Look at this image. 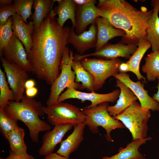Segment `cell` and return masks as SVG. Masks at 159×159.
Instances as JSON below:
<instances>
[{
	"label": "cell",
	"mask_w": 159,
	"mask_h": 159,
	"mask_svg": "<svg viewBox=\"0 0 159 159\" xmlns=\"http://www.w3.org/2000/svg\"><path fill=\"white\" fill-rule=\"evenodd\" d=\"M53 10L32 34L33 45L28 59L37 77L51 85L59 75L64 52L69 43L70 28L61 27Z\"/></svg>",
	"instance_id": "1"
},
{
	"label": "cell",
	"mask_w": 159,
	"mask_h": 159,
	"mask_svg": "<svg viewBox=\"0 0 159 159\" xmlns=\"http://www.w3.org/2000/svg\"><path fill=\"white\" fill-rule=\"evenodd\" d=\"M97 7L102 11L101 17L125 32L122 39L124 43L137 45L140 40L147 39L148 22L153 9L143 12L124 0H100Z\"/></svg>",
	"instance_id": "2"
},
{
	"label": "cell",
	"mask_w": 159,
	"mask_h": 159,
	"mask_svg": "<svg viewBox=\"0 0 159 159\" xmlns=\"http://www.w3.org/2000/svg\"><path fill=\"white\" fill-rule=\"evenodd\" d=\"M43 107L40 102L24 94L20 102L10 101L4 109L10 117L25 124L29 130L32 140L37 143L39 132L52 128L50 125L39 117L45 114Z\"/></svg>",
	"instance_id": "3"
},
{
	"label": "cell",
	"mask_w": 159,
	"mask_h": 159,
	"mask_svg": "<svg viewBox=\"0 0 159 159\" xmlns=\"http://www.w3.org/2000/svg\"><path fill=\"white\" fill-rule=\"evenodd\" d=\"M108 105V102H105L92 107L86 106L81 110L86 115L84 123L90 131L94 134H97L99 132L98 127H101L106 131L105 137L107 140L112 142V131L125 127L121 122L110 115L107 110Z\"/></svg>",
	"instance_id": "4"
},
{
	"label": "cell",
	"mask_w": 159,
	"mask_h": 159,
	"mask_svg": "<svg viewBox=\"0 0 159 159\" xmlns=\"http://www.w3.org/2000/svg\"><path fill=\"white\" fill-rule=\"evenodd\" d=\"M151 116L150 110L143 108L136 101L120 114L113 117L121 122L131 132L132 140L147 137L148 122Z\"/></svg>",
	"instance_id": "5"
},
{
	"label": "cell",
	"mask_w": 159,
	"mask_h": 159,
	"mask_svg": "<svg viewBox=\"0 0 159 159\" xmlns=\"http://www.w3.org/2000/svg\"><path fill=\"white\" fill-rule=\"evenodd\" d=\"M73 60V52L67 47L64 52L60 67L61 73L51 85L50 94L46 101L47 106L57 104L59 96L65 88L76 90L81 89V84L75 82V74L72 69Z\"/></svg>",
	"instance_id": "6"
},
{
	"label": "cell",
	"mask_w": 159,
	"mask_h": 159,
	"mask_svg": "<svg viewBox=\"0 0 159 159\" xmlns=\"http://www.w3.org/2000/svg\"><path fill=\"white\" fill-rule=\"evenodd\" d=\"M80 63L84 68L93 76L95 91L102 87L108 78L119 73L121 61L118 58L109 59L85 58L80 60Z\"/></svg>",
	"instance_id": "7"
},
{
	"label": "cell",
	"mask_w": 159,
	"mask_h": 159,
	"mask_svg": "<svg viewBox=\"0 0 159 159\" xmlns=\"http://www.w3.org/2000/svg\"><path fill=\"white\" fill-rule=\"evenodd\" d=\"M47 120L52 125L76 124L84 122L86 115L79 108L61 102L50 106L43 107Z\"/></svg>",
	"instance_id": "8"
},
{
	"label": "cell",
	"mask_w": 159,
	"mask_h": 159,
	"mask_svg": "<svg viewBox=\"0 0 159 159\" xmlns=\"http://www.w3.org/2000/svg\"><path fill=\"white\" fill-rule=\"evenodd\" d=\"M120 90H116L107 93L99 94L94 91L90 93L81 92L73 88H67L66 90L59 96L57 103L69 99H77L83 102L85 101H89L91 104L87 106L92 107L105 102L114 103L118 100Z\"/></svg>",
	"instance_id": "9"
},
{
	"label": "cell",
	"mask_w": 159,
	"mask_h": 159,
	"mask_svg": "<svg viewBox=\"0 0 159 159\" xmlns=\"http://www.w3.org/2000/svg\"><path fill=\"white\" fill-rule=\"evenodd\" d=\"M9 63L16 64L27 72L34 71L29 61L28 55L23 44L14 34L0 55Z\"/></svg>",
	"instance_id": "10"
},
{
	"label": "cell",
	"mask_w": 159,
	"mask_h": 159,
	"mask_svg": "<svg viewBox=\"0 0 159 159\" xmlns=\"http://www.w3.org/2000/svg\"><path fill=\"white\" fill-rule=\"evenodd\" d=\"M0 60L8 82L14 92V101L20 102L24 94V85L29 78L27 72L17 65L9 63L2 56Z\"/></svg>",
	"instance_id": "11"
},
{
	"label": "cell",
	"mask_w": 159,
	"mask_h": 159,
	"mask_svg": "<svg viewBox=\"0 0 159 159\" xmlns=\"http://www.w3.org/2000/svg\"><path fill=\"white\" fill-rule=\"evenodd\" d=\"M138 46L135 44H125L121 41L115 44H106L99 50L89 54L80 55L76 54L74 55V60L80 61L90 56L112 59L119 57L129 59L135 52Z\"/></svg>",
	"instance_id": "12"
},
{
	"label": "cell",
	"mask_w": 159,
	"mask_h": 159,
	"mask_svg": "<svg viewBox=\"0 0 159 159\" xmlns=\"http://www.w3.org/2000/svg\"><path fill=\"white\" fill-rule=\"evenodd\" d=\"M129 87L139 100L141 106L144 109L153 111H159V104L148 95L144 88V84L140 81L135 82L125 72H120L113 76Z\"/></svg>",
	"instance_id": "13"
},
{
	"label": "cell",
	"mask_w": 159,
	"mask_h": 159,
	"mask_svg": "<svg viewBox=\"0 0 159 159\" xmlns=\"http://www.w3.org/2000/svg\"><path fill=\"white\" fill-rule=\"evenodd\" d=\"M97 29L96 22L90 26L89 29L77 35L74 28H70L68 37V42L71 44L77 52L82 55L86 51L95 47L97 39Z\"/></svg>",
	"instance_id": "14"
},
{
	"label": "cell",
	"mask_w": 159,
	"mask_h": 159,
	"mask_svg": "<svg viewBox=\"0 0 159 159\" xmlns=\"http://www.w3.org/2000/svg\"><path fill=\"white\" fill-rule=\"evenodd\" d=\"M96 2L94 0L90 3L77 6L75 32L77 35L83 32L89 25L95 22L97 18L101 17L102 11L95 5Z\"/></svg>",
	"instance_id": "15"
},
{
	"label": "cell",
	"mask_w": 159,
	"mask_h": 159,
	"mask_svg": "<svg viewBox=\"0 0 159 159\" xmlns=\"http://www.w3.org/2000/svg\"><path fill=\"white\" fill-rule=\"evenodd\" d=\"M74 126L71 124L56 125L52 130L47 131L43 136L39 154L46 156L53 153L56 145L61 143L64 135Z\"/></svg>",
	"instance_id": "16"
},
{
	"label": "cell",
	"mask_w": 159,
	"mask_h": 159,
	"mask_svg": "<svg viewBox=\"0 0 159 159\" xmlns=\"http://www.w3.org/2000/svg\"><path fill=\"white\" fill-rule=\"evenodd\" d=\"M13 33L24 45L28 56L33 45L32 34L34 30L33 21L26 24L21 16L16 13L11 16Z\"/></svg>",
	"instance_id": "17"
},
{
	"label": "cell",
	"mask_w": 159,
	"mask_h": 159,
	"mask_svg": "<svg viewBox=\"0 0 159 159\" xmlns=\"http://www.w3.org/2000/svg\"><path fill=\"white\" fill-rule=\"evenodd\" d=\"M86 126L84 122L75 125L73 132L64 140L62 141L57 153L67 158L74 152L83 141L84 131Z\"/></svg>",
	"instance_id": "18"
},
{
	"label": "cell",
	"mask_w": 159,
	"mask_h": 159,
	"mask_svg": "<svg viewBox=\"0 0 159 159\" xmlns=\"http://www.w3.org/2000/svg\"><path fill=\"white\" fill-rule=\"evenodd\" d=\"M95 22L97 29L95 51L100 49L109 40L117 37H123L126 35L124 30L115 28L101 17L97 18Z\"/></svg>",
	"instance_id": "19"
},
{
	"label": "cell",
	"mask_w": 159,
	"mask_h": 159,
	"mask_svg": "<svg viewBox=\"0 0 159 159\" xmlns=\"http://www.w3.org/2000/svg\"><path fill=\"white\" fill-rule=\"evenodd\" d=\"M116 86L120 90L116 104L108 106V111L110 115L114 117L120 114L138 100L132 91L123 82L117 79Z\"/></svg>",
	"instance_id": "20"
},
{
	"label": "cell",
	"mask_w": 159,
	"mask_h": 159,
	"mask_svg": "<svg viewBox=\"0 0 159 159\" xmlns=\"http://www.w3.org/2000/svg\"><path fill=\"white\" fill-rule=\"evenodd\" d=\"M152 4L153 12L148 22L147 39L151 44L152 51L159 52V0L152 1Z\"/></svg>",
	"instance_id": "21"
},
{
	"label": "cell",
	"mask_w": 159,
	"mask_h": 159,
	"mask_svg": "<svg viewBox=\"0 0 159 159\" xmlns=\"http://www.w3.org/2000/svg\"><path fill=\"white\" fill-rule=\"evenodd\" d=\"M58 4L53 11L58 18L57 20L58 25L61 27L63 25L68 19L71 21L72 27L75 28L76 26V4L72 0H57Z\"/></svg>",
	"instance_id": "22"
},
{
	"label": "cell",
	"mask_w": 159,
	"mask_h": 159,
	"mask_svg": "<svg viewBox=\"0 0 159 159\" xmlns=\"http://www.w3.org/2000/svg\"><path fill=\"white\" fill-rule=\"evenodd\" d=\"M150 137L141 140H133L124 148H120L119 152L111 157L105 156L101 159H146L139 151L140 147L146 142L150 140Z\"/></svg>",
	"instance_id": "23"
},
{
	"label": "cell",
	"mask_w": 159,
	"mask_h": 159,
	"mask_svg": "<svg viewBox=\"0 0 159 159\" xmlns=\"http://www.w3.org/2000/svg\"><path fill=\"white\" fill-rule=\"evenodd\" d=\"M137 45V50L126 63L129 66L131 72L136 75L138 80L146 82V78L140 73L139 66L141 59L147 50L151 47V44L147 39H145L140 40Z\"/></svg>",
	"instance_id": "24"
},
{
	"label": "cell",
	"mask_w": 159,
	"mask_h": 159,
	"mask_svg": "<svg viewBox=\"0 0 159 159\" xmlns=\"http://www.w3.org/2000/svg\"><path fill=\"white\" fill-rule=\"evenodd\" d=\"M24 130L19 126L8 134L7 140L11 150L17 155H25L27 153V148L24 142Z\"/></svg>",
	"instance_id": "25"
},
{
	"label": "cell",
	"mask_w": 159,
	"mask_h": 159,
	"mask_svg": "<svg viewBox=\"0 0 159 159\" xmlns=\"http://www.w3.org/2000/svg\"><path fill=\"white\" fill-rule=\"evenodd\" d=\"M56 0H34L33 7L34 11L32 18L34 29L38 28L49 11L52 10L53 2Z\"/></svg>",
	"instance_id": "26"
},
{
	"label": "cell",
	"mask_w": 159,
	"mask_h": 159,
	"mask_svg": "<svg viewBox=\"0 0 159 159\" xmlns=\"http://www.w3.org/2000/svg\"><path fill=\"white\" fill-rule=\"evenodd\" d=\"M72 67L75 74V82L78 83L80 82L82 83L81 89H86L91 92L94 91V77L90 73L84 68L80 61L73 60Z\"/></svg>",
	"instance_id": "27"
},
{
	"label": "cell",
	"mask_w": 159,
	"mask_h": 159,
	"mask_svg": "<svg viewBox=\"0 0 159 159\" xmlns=\"http://www.w3.org/2000/svg\"><path fill=\"white\" fill-rule=\"evenodd\" d=\"M145 63L142 66V72L146 74L147 80L150 82L159 81V52L152 51L144 58Z\"/></svg>",
	"instance_id": "28"
},
{
	"label": "cell",
	"mask_w": 159,
	"mask_h": 159,
	"mask_svg": "<svg viewBox=\"0 0 159 159\" xmlns=\"http://www.w3.org/2000/svg\"><path fill=\"white\" fill-rule=\"evenodd\" d=\"M0 107L4 108L10 101H14L15 96L8 86L4 72L0 68Z\"/></svg>",
	"instance_id": "29"
},
{
	"label": "cell",
	"mask_w": 159,
	"mask_h": 159,
	"mask_svg": "<svg viewBox=\"0 0 159 159\" xmlns=\"http://www.w3.org/2000/svg\"><path fill=\"white\" fill-rule=\"evenodd\" d=\"M17 121L10 117L4 109L0 107V130L7 140L8 133L18 127Z\"/></svg>",
	"instance_id": "30"
},
{
	"label": "cell",
	"mask_w": 159,
	"mask_h": 159,
	"mask_svg": "<svg viewBox=\"0 0 159 159\" xmlns=\"http://www.w3.org/2000/svg\"><path fill=\"white\" fill-rule=\"evenodd\" d=\"M13 4L17 13L27 24V19L32 14V9L34 0H14Z\"/></svg>",
	"instance_id": "31"
},
{
	"label": "cell",
	"mask_w": 159,
	"mask_h": 159,
	"mask_svg": "<svg viewBox=\"0 0 159 159\" xmlns=\"http://www.w3.org/2000/svg\"><path fill=\"white\" fill-rule=\"evenodd\" d=\"M11 16L9 18L6 23L0 27V54L2 50L6 45L13 35L12 31Z\"/></svg>",
	"instance_id": "32"
},
{
	"label": "cell",
	"mask_w": 159,
	"mask_h": 159,
	"mask_svg": "<svg viewBox=\"0 0 159 159\" xmlns=\"http://www.w3.org/2000/svg\"><path fill=\"white\" fill-rule=\"evenodd\" d=\"M16 13V11L13 4L0 5V27L6 23L10 17Z\"/></svg>",
	"instance_id": "33"
},
{
	"label": "cell",
	"mask_w": 159,
	"mask_h": 159,
	"mask_svg": "<svg viewBox=\"0 0 159 159\" xmlns=\"http://www.w3.org/2000/svg\"><path fill=\"white\" fill-rule=\"evenodd\" d=\"M0 159H34V158L28 154L25 155H17L10 150L9 155L6 158L0 157Z\"/></svg>",
	"instance_id": "34"
},
{
	"label": "cell",
	"mask_w": 159,
	"mask_h": 159,
	"mask_svg": "<svg viewBox=\"0 0 159 159\" xmlns=\"http://www.w3.org/2000/svg\"><path fill=\"white\" fill-rule=\"evenodd\" d=\"M44 159H71L62 156L57 153H51L45 156Z\"/></svg>",
	"instance_id": "35"
},
{
	"label": "cell",
	"mask_w": 159,
	"mask_h": 159,
	"mask_svg": "<svg viewBox=\"0 0 159 159\" xmlns=\"http://www.w3.org/2000/svg\"><path fill=\"white\" fill-rule=\"evenodd\" d=\"M37 89L34 87L26 89V95L28 97L32 98L35 96L38 92Z\"/></svg>",
	"instance_id": "36"
},
{
	"label": "cell",
	"mask_w": 159,
	"mask_h": 159,
	"mask_svg": "<svg viewBox=\"0 0 159 159\" xmlns=\"http://www.w3.org/2000/svg\"><path fill=\"white\" fill-rule=\"evenodd\" d=\"M119 71L121 72H131L129 66L126 62H121L119 67Z\"/></svg>",
	"instance_id": "37"
},
{
	"label": "cell",
	"mask_w": 159,
	"mask_h": 159,
	"mask_svg": "<svg viewBox=\"0 0 159 159\" xmlns=\"http://www.w3.org/2000/svg\"><path fill=\"white\" fill-rule=\"evenodd\" d=\"M35 84L34 80L33 79H29L25 82L24 87L26 89L34 87Z\"/></svg>",
	"instance_id": "38"
},
{
	"label": "cell",
	"mask_w": 159,
	"mask_h": 159,
	"mask_svg": "<svg viewBox=\"0 0 159 159\" xmlns=\"http://www.w3.org/2000/svg\"><path fill=\"white\" fill-rule=\"evenodd\" d=\"M74 3L78 6L85 5L92 2L94 0H73Z\"/></svg>",
	"instance_id": "39"
},
{
	"label": "cell",
	"mask_w": 159,
	"mask_h": 159,
	"mask_svg": "<svg viewBox=\"0 0 159 159\" xmlns=\"http://www.w3.org/2000/svg\"><path fill=\"white\" fill-rule=\"evenodd\" d=\"M158 91L157 93L154 94L153 97V98L159 104V81L157 86Z\"/></svg>",
	"instance_id": "40"
},
{
	"label": "cell",
	"mask_w": 159,
	"mask_h": 159,
	"mask_svg": "<svg viewBox=\"0 0 159 159\" xmlns=\"http://www.w3.org/2000/svg\"><path fill=\"white\" fill-rule=\"evenodd\" d=\"M14 1L12 0H0V5H9L11 4Z\"/></svg>",
	"instance_id": "41"
},
{
	"label": "cell",
	"mask_w": 159,
	"mask_h": 159,
	"mask_svg": "<svg viewBox=\"0 0 159 159\" xmlns=\"http://www.w3.org/2000/svg\"><path fill=\"white\" fill-rule=\"evenodd\" d=\"M141 10L143 12H146L148 11L147 9L144 6L141 7Z\"/></svg>",
	"instance_id": "42"
},
{
	"label": "cell",
	"mask_w": 159,
	"mask_h": 159,
	"mask_svg": "<svg viewBox=\"0 0 159 159\" xmlns=\"http://www.w3.org/2000/svg\"></svg>",
	"instance_id": "43"
}]
</instances>
